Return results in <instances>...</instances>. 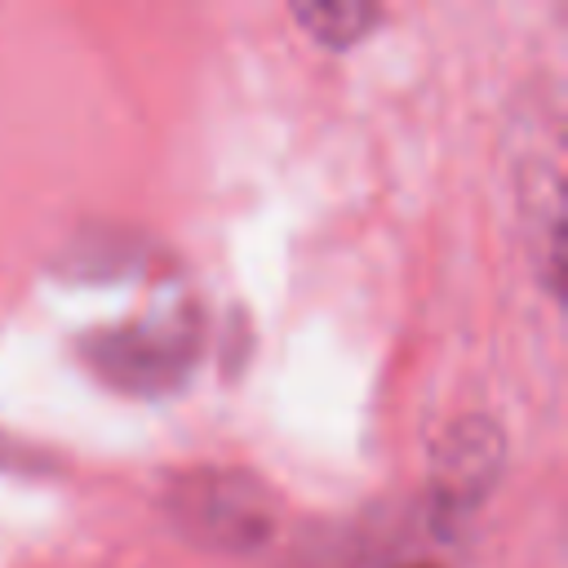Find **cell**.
<instances>
[{
  "label": "cell",
  "instance_id": "1",
  "mask_svg": "<svg viewBox=\"0 0 568 568\" xmlns=\"http://www.w3.org/2000/svg\"><path fill=\"white\" fill-rule=\"evenodd\" d=\"M200 351V328L191 320H164V324H138L98 333L84 342V359L124 390H164L186 377Z\"/></svg>",
  "mask_w": 568,
  "mask_h": 568
},
{
  "label": "cell",
  "instance_id": "2",
  "mask_svg": "<svg viewBox=\"0 0 568 568\" xmlns=\"http://www.w3.org/2000/svg\"><path fill=\"white\" fill-rule=\"evenodd\" d=\"M169 506L182 519V528H191V537H204L209 546L226 550L257 546L271 528L266 497L240 475H191L173 488Z\"/></svg>",
  "mask_w": 568,
  "mask_h": 568
},
{
  "label": "cell",
  "instance_id": "3",
  "mask_svg": "<svg viewBox=\"0 0 568 568\" xmlns=\"http://www.w3.org/2000/svg\"><path fill=\"white\" fill-rule=\"evenodd\" d=\"M501 462V439L488 422H466L462 430H453V444L439 453V470L448 475V501H479V493L493 484Z\"/></svg>",
  "mask_w": 568,
  "mask_h": 568
},
{
  "label": "cell",
  "instance_id": "4",
  "mask_svg": "<svg viewBox=\"0 0 568 568\" xmlns=\"http://www.w3.org/2000/svg\"><path fill=\"white\" fill-rule=\"evenodd\" d=\"M293 18L306 27V36H315L328 49H351L359 44L377 22H382V4H364V0H320V4H293Z\"/></svg>",
  "mask_w": 568,
  "mask_h": 568
}]
</instances>
